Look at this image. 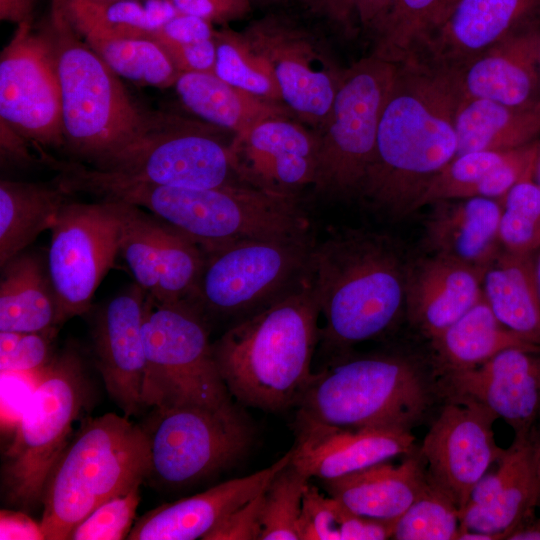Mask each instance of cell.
Returning a JSON list of instances; mask_svg holds the SVG:
<instances>
[{"label":"cell","mask_w":540,"mask_h":540,"mask_svg":"<svg viewBox=\"0 0 540 540\" xmlns=\"http://www.w3.org/2000/svg\"><path fill=\"white\" fill-rule=\"evenodd\" d=\"M39 372H1V423L3 427L15 429L33 393Z\"/></svg>","instance_id":"obj_48"},{"label":"cell","mask_w":540,"mask_h":540,"mask_svg":"<svg viewBox=\"0 0 540 540\" xmlns=\"http://www.w3.org/2000/svg\"><path fill=\"white\" fill-rule=\"evenodd\" d=\"M539 59H540V42H539Z\"/></svg>","instance_id":"obj_62"},{"label":"cell","mask_w":540,"mask_h":540,"mask_svg":"<svg viewBox=\"0 0 540 540\" xmlns=\"http://www.w3.org/2000/svg\"><path fill=\"white\" fill-rule=\"evenodd\" d=\"M442 397L438 380L413 359L371 355L314 373L297 424L411 430Z\"/></svg>","instance_id":"obj_4"},{"label":"cell","mask_w":540,"mask_h":540,"mask_svg":"<svg viewBox=\"0 0 540 540\" xmlns=\"http://www.w3.org/2000/svg\"><path fill=\"white\" fill-rule=\"evenodd\" d=\"M484 272L434 254L406 273L405 307L410 321L430 340L448 328L483 296Z\"/></svg>","instance_id":"obj_27"},{"label":"cell","mask_w":540,"mask_h":540,"mask_svg":"<svg viewBox=\"0 0 540 540\" xmlns=\"http://www.w3.org/2000/svg\"><path fill=\"white\" fill-rule=\"evenodd\" d=\"M319 316L304 276L288 293L226 331L213 352L231 397L265 411L296 406L314 374Z\"/></svg>","instance_id":"obj_2"},{"label":"cell","mask_w":540,"mask_h":540,"mask_svg":"<svg viewBox=\"0 0 540 540\" xmlns=\"http://www.w3.org/2000/svg\"><path fill=\"white\" fill-rule=\"evenodd\" d=\"M148 435L115 413L88 419L52 470L40 520L45 540L69 539L75 527L108 499L150 475Z\"/></svg>","instance_id":"obj_5"},{"label":"cell","mask_w":540,"mask_h":540,"mask_svg":"<svg viewBox=\"0 0 540 540\" xmlns=\"http://www.w3.org/2000/svg\"><path fill=\"white\" fill-rule=\"evenodd\" d=\"M156 42L165 50L180 74L186 72L214 73L216 61L214 37L193 43Z\"/></svg>","instance_id":"obj_50"},{"label":"cell","mask_w":540,"mask_h":540,"mask_svg":"<svg viewBox=\"0 0 540 540\" xmlns=\"http://www.w3.org/2000/svg\"><path fill=\"white\" fill-rule=\"evenodd\" d=\"M69 195L58 178L50 183L1 180V266L52 228Z\"/></svg>","instance_id":"obj_34"},{"label":"cell","mask_w":540,"mask_h":540,"mask_svg":"<svg viewBox=\"0 0 540 540\" xmlns=\"http://www.w3.org/2000/svg\"><path fill=\"white\" fill-rule=\"evenodd\" d=\"M1 540H43L45 535L40 522L34 521L22 511L1 510Z\"/></svg>","instance_id":"obj_53"},{"label":"cell","mask_w":540,"mask_h":540,"mask_svg":"<svg viewBox=\"0 0 540 540\" xmlns=\"http://www.w3.org/2000/svg\"><path fill=\"white\" fill-rule=\"evenodd\" d=\"M397 68V63L371 53L344 69L331 109L315 130L316 193L333 198L359 195Z\"/></svg>","instance_id":"obj_10"},{"label":"cell","mask_w":540,"mask_h":540,"mask_svg":"<svg viewBox=\"0 0 540 540\" xmlns=\"http://www.w3.org/2000/svg\"><path fill=\"white\" fill-rule=\"evenodd\" d=\"M215 28L213 24L196 16L177 14L156 31L151 39L175 43H193L212 39Z\"/></svg>","instance_id":"obj_52"},{"label":"cell","mask_w":540,"mask_h":540,"mask_svg":"<svg viewBox=\"0 0 540 540\" xmlns=\"http://www.w3.org/2000/svg\"><path fill=\"white\" fill-rule=\"evenodd\" d=\"M89 396L83 361L72 349L54 355L38 373L5 453L2 488L7 502L23 509L42 503L50 474Z\"/></svg>","instance_id":"obj_8"},{"label":"cell","mask_w":540,"mask_h":540,"mask_svg":"<svg viewBox=\"0 0 540 540\" xmlns=\"http://www.w3.org/2000/svg\"><path fill=\"white\" fill-rule=\"evenodd\" d=\"M461 530L460 511L452 499L429 482L397 519L392 539L454 540Z\"/></svg>","instance_id":"obj_43"},{"label":"cell","mask_w":540,"mask_h":540,"mask_svg":"<svg viewBox=\"0 0 540 540\" xmlns=\"http://www.w3.org/2000/svg\"><path fill=\"white\" fill-rule=\"evenodd\" d=\"M318 138L289 117L263 121L234 135L232 164L238 179L253 188L298 197L313 185Z\"/></svg>","instance_id":"obj_21"},{"label":"cell","mask_w":540,"mask_h":540,"mask_svg":"<svg viewBox=\"0 0 540 540\" xmlns=\"http://www.w3.org/2000/svg\"><path fill=\"white\" fill-rule=\"evenodd\" d=\"M446 403L426 433L420 456L428 481L447 494L461 511L472 490L502 455L494 438L497 416L466 398Z\"/></svg>","instance_id":"obj_17"},{"label":"cell","mask_w":540,"mask_h":540,"mask_svg":"<svg viewBox=\"0 0 540 540\" xmlns=\"http://www.w3.org/2000/svg\"><path fill=\"white\" fill-rule=\"evenodd\" d=\"M508 540H540V518L535 515L521 523L507 537Z\"/></svg>","instance_id":"obj_57"},{"label":"cell","mask_w":540,"mask_h":540,"mask_svg":"<svg viewBox=\"0 0 540 540\" xmlns=\"http://www.w3.org/2000/svg\"><path fill=\"white\" fill-rule=\"evenodd\" d=\"M456 0H393L373 34L372 54L401 63L439 24Z\"/></svg>","instance_id":"obj_38"},{"label":"cell","mask_w":540,"mask_h":540,"mask_svg":"<svg viewBox=\"0 0 540 540\" xmlns=\"http://www.w3.org/2000/svg\"><path fill=\"white\" fill-rule=\"evenodd\" d=\"M73 29L84 39L151 38L146 2L122 0H52Z\"/></svg>","instance_id":"obj_37"},{"label":"cell","mask_w":540,"mask_h":540,"mask_svg":"<svg viewBox=\"0 0 540 540\" xmlns=\"http://www.w3.org/2000/svg\"><path fill=\"white\" fill-rule=\"evenodd\" d=\"M32 144L26 137L16 131L7 122L0 119L1 159L17 164H30L35 157L30 153Z\"/></svg>","instance_id":"obj_54"},{"label":"cell","mask_w":540,"mask_h":540,"mask_svg":"<svg viewBox=\"0 0 540 540\" xmlns=\"http://www.w3.org/2000/svg\"><path fill=\"white\" fill-rule=\"evenodd\" d=\"M292 457V449L270 466L219 483L206 491L164 503L137 520L127 539H204L231 512L265 490Z\"/></svg>","instance_id":"obj_26"},{"label":"cell","mask_w":540,"mask_h":540,"mask_svg":"<svg viewBox=\"0 0 540 540\" xmlns=\"http://www.w3.org/2000/svg\"><path fill=\"white\" fill-rule=\"evenodd\" d=\"M406 273L380 236L348 232L313 245L305 279L325 319L320 337L342 348L386 332L405 306Z\"/></svg>","instance_id":"obj_3"},{"label":"cell","mask_w":540,"mask_h":540,"mask_svg":"<svg viewBox=\"0 0 540 540\" xmlns=\"http://www.w3.org/2000/svg\"><path fill=\"white\" fill-rule=\"evenodd\" d=\"M51 231L47 271L61 322L86 313L119 254L120 216L114 201H67Z\"/></svg>","instance_id":"obj_15"},{"label":"cell","mask_w":540,"mask_h":540,"mask_svg":"<svg viewBox=\"0 0 540 540\" xmlns=\"http://www.w3.org/2000/svg\"><path fill=\"white\" fill-rule=\"evenodd\" d=\"M454 123L457 154L513 150L540 140V102L514 107L486 99L459 98Z\"/></svg>","instance_id":"obj_31"},{"label":"cell","mask_w":540,"mask_h":540,"mask_svg":"<svg viewBox=\"0 0 540 540\" xmlns=\"http://www.w3.org/2000/svg\"><path fill=\"white\" fill-rule=\"evenodd\" d=\"M134 201L204 251L243 240L309 236V220L298 197L268 193L246 184L184 188L142 183Z\"/></svg>","instance_id":"obj_7"},{"label":"cell","mask_w":540,"mask_h":540,"mask_svg":"<svg viewBox=\"0 0 540 540\" xmlns=\"http://www.w3.org/2000/svg\"><path fill=\"white\" fill-rule=\"evenodd\" d=\"M411 430L297 424L290 463L307 477L335 479L414 452Z\"/></svg>","instance_id":"obj_25"},{"label":"cell","mask_w":540,"mask_h":540,"mask_svg":"<svg viewBox=\"0 0 540 540\" xmlns=\"http://www.w3.org/2000/svg\"><path fill=\"white\" fill-rule=\"evenodd\" d=\"M482 290L505 327L525 341L540 345V295L533 254L503 249L485 270Z\"/></svg>","instance_id":"obj_32"},{"label":"cell","mask_w":540,"mask_h":540,"mask_svg":"<svg viewBox=\"0 0 540 540\" xmlns=\"http://www.w3.org/2000/svg\"><path fill=\"white\" fill-rule=\"evenodd\" d=\"M396 521L354 513L308 483L299 525L300 540H384L392 538Z\"/></svg>","instance_id":"obj_36"},{"label":"cell","mask_w":540,"mask_h":540,"mask_svg":"<svg viewBox=\"0 0 540 540\" xmlns=\"http://www.w3.org/2000/svg\"><path fill=\"white\" fill-rule=\"evenodd\" d=\"M426 221L425 240L434 252L483 272L499 251L501 201L485 197L439 201Z\"/></svg>","instance_id":"obj_28"},{"label":"cell","mask_w":540,"mask_h":540,"mask_svg":"<svg viewBox=\"0 0 540 540\" xmlns=\"http://www.w3.org/2000/svg\"><path fill=\"white\" fill-rule=\"evenodd\" d=\"M533 177L540 187V140L537 143V150L533 167Z\"/></svg>","instance_id":"obj_58"},{"label":"cell","mask_w":540,"mask_h":540,"mask_svg":"<svg viewBox=\"0 0 540 540\" xmlns=\"http://www.w3.org/2000/svg\"><path fill=\"white\" fill-rule=\"evenodd\" d=\"M500 201L499 240L503 249L534 254L540 249V187L533 172L517 182Z\"/></svg>","instance_id":"obj_41"},{"label":"cell","mask_w":540,"mask_h":540,"mask_svg":"<svg viewBox=\"0 0 540 540\" xmlns=\"http://www.w3.org/2000/svg\"><path fill=\"white\" fill-rule=\"evenodd\" d=\"M310 478L289 463L264 491L260 540H300L303 497Z\"/></svg>","instance_id":"obj_42"},{"label":"cell","mask_w":540,"mask_h":540,"mask_svg":"<svg viewBox=\"0 0 540 540\" xmlns=\"http://www.w3.org/2000/svg\"><path fill=\"white\" fill-rule=\"evenodd\" d=\"M84 41L119 77L139 85L168 88L180 75L165 50L151 38Z\"/></svg>","instance_id":"obj_39"},{"label":"cell","mask_w":540,"mask_h":540,"mask_svg":"<svg viewBox=\"0 0 540 540\" xmlns=\"http://www.w3.org/2000/svg\"><path fill=\"white\" fill-rule=\"evenodd\" d=\"M180 14L202 18L210 23L227 26L247 16L253 0H167Z\"/></svg>","instance_id":"obj_49"},{"label":"cell","mask_w":540,"mask_h":540,"mask_svg":"<svg viewBox=\"0 0 540 540\" xmlns=\"http://www.w3.org/2000/svg\"><path fill=\"white\" fill-rule=\"evenodd\" d=\"M393 0H356L357 20L360 26L373 34L384 20Z\"/></svg>","instance_id":"obj_55"},{"label":"cell","mask_w":540,"mask_h":540,"mask_svg":"<svg viewBox=\"0 0 540 540\" xmlns=\"http://www.w3.org/2000/svg\"><path fill=\"white\" fill-rule=\"evenodd\" d=\"M174 87L188 111L234 135L268 119L293 115L284 103L242 90L214 73H181Z\"/></svg>","instance_id":"obj_30"},{"label":"cell","mask_w":540,"mask_h":540,"mask_svg":"<svg viewBox=\"0 0 540 540\" xmlns=\"http://www.w3.org/2000/svg\"><path fill=\"white\" fill-rule=\"evenodd\" d=\"M431 342L438 376L476 367L510 347L536 345L505 327L484 296Z\"/></svg>","instance_id":"obj_35"},{"label":"cell","mask_w":540,"mask_h":540,"mask_svg":"<svg viewBox=\"0 0 540 540\" xmlns=\"http://www.w3.org/2000/svg\"><path fill=\"white\" fill-rule=\"evenodd\" d=\"M37 0H0V19L17 25L33 22Z\"/></svg>","instance_id":"obj_56"},{"label":"cell","mask_w":540,"mask_h":540,"mask_svg":"<svg viewBox=\"0 0 540 540\" xmlns=\"http://www.w3.org/2000/svg\"><path fill=\"white\" fill-rule=\"evenodd\" d=\"M286 0H253V2H258L259 4L261 5H278V4H281L283 2H285Z\"/></svg>","instance_id":"obj_60"},{"label":"cell","mask_w":540,"mask_h":540,"mask_svg":"<svg viewBox=\"0 0 540 540\" xmlns=\"http://www.w3.org/2000/svg\"><path fill=\"white\" fill-rule=\"evenodd\" d=\"M508 151H473L457 154L426 185L411 212L439 201L470 198L485 176L501 163Z\"/></svg>","instance_id":"obj_44"},{"label":"cell","mask_w":540,"mask_h":540,"mask_svg":"<svg viewBox=\"0 0 540 540\" xmlns=\"http://www.w3.org/2000/svg\"><path fill=\"white\" fill-rule=\"evenodd\" d=\"M458 99L443 72L414 60L398 63L359 195L391 214L411 213L428 182L457 155Z\"/></svg>","instance_id":"obj_1"},{"label":"cell","mask_w":540,"mask_h":540,"mask_svg":"<svg viewBox=\"0 0 540 540\" xmlns=\"http://www.w3.org/2000/svg\"><path fill=\"white\" fill-rule=\"evenodd\" d=\"M89 1H96V2H113V1H122V0H89Z\"/></svg>","instance_id":"obj_61"},{"label":"cell","mask_w":540,"mask_h":540,"mask_svg":"<svg viewBox=\"0 0 540 540\" xmlns=\"http://www.w3.org/2000/svg\"><path fill=\"white\" fill-rule=\"evenodd\" d=\"M314 16L346 38L354 36L357 30L356 0H299Z\"/></svg>","instance_id":"obj_51"},{"label":"cell","mask_w":540,"mask_h":540,"mask_svg":"<svg viewBox=\"0 0 540 540\" xmlns=\"http://www.w3.org/2000/svg\"><path fill=\"white\" fill-rule=\"evenodd\" d=\"M438 384L444 399L481 404L514 436L540 434V345L507 348L476 367L440 375Z\"/></svg>","instance_id":"obj_19"},{"label":"cell","mask_w":540,"mask_h":540,"mask_svg":"<svg viewBox=\"0 0 540 540\" xmlns=\"http://www.w3.org/2000/svg\"><path fill=\"white\" fill-rule=\"evenodd\" d=\"M148 295L137 284L112 298L97 314L93 348L105 388L126 417L144 408L145 351L142 325Z\"/></svg>","instance_id":"obj_23"},{"label":"cell","mask_w":540,"mask_h":540,"mask_svg":"<svg viewBox=\"0 0 540 540\" xmlns=\"http://www.w3.org/2000/svg\"><path fill=\"white\" fill-rule=\"evenodd\" d=\"M264 491L231 512L204 540H260Z\"/></svg>","instance_id":"obj_47"},{"label":"cell","mask_w":540,"mask_h":540,"mask_svg":"<svg viewBox=\"0 0 540 540\" xmlns=\"http://www.w3.org/2000/svg\"><path fill=\"white\" fill-rule=\"evenodd\" d=\"M142 335L143 407H218L231 402L219 373L203 313L189 302L156 303L148 296Z\"/></svg>","instance_id":"obj_9"},{"label":"cell","mask_w":540,"mask_h":540,"mask_svg":"<svg viewBox=\"0 0 540 540\" xmlns=\"http://www.w3.org/2000/svg\"><path fill=\"white\" fill-rule=\"evenodd\" d=\"M540 26L510 35L465 63L443 72L459 98L514 107L540 102Z\"/></svg>","instance_id":"obj_24"},{"label":"cell","mask_w":540,"mask_h":540,"mask_svg":"<svg viewBox=\"0 0 540 540\" xmlns=\"http://www.w3.org/2000/svg\"><path fill=\"white\" fill-rule=\"evenodd\" d=\"M214 41L217 77L262 98L283 103L270 64L254 50L242 31L223 26L215 29Z\"/></svg>","instance_id":"obj_40"},{"label":"cell","mask_w":540,"mask_h":540,"mask_svg":"<svg viewBox=\"0 0 540 540\" xmlns=\"http://www.w3.org/2000/svg\"><path fill=\"white\" fill-rule=\"evenodd\" d=\"M308 237L243 240L204 251L192 304L217 315L244 316L267 307L304 278Z\"/></svg>","instance_id":"obj_12"},{"label":"cell","mask_w":540,"mask_h":540,"mask_svg":"<svg viewBox=\"0 0 540 540\" xmlns=\"http://www.w3.org/2000/svg\"><path fill=\"white\" fill-rule=\"evenodd\" d=\"M535 273H536V280H537V285H538V290H539V295H540V254L538 255L537 258H535Z\"/></svg>","instance_id":"obj_59"},{"label":"cell","mask_w":540,"mask_h":540,"mask_svg":"<svg viewBox=\"0 0 540 540\" xmlns=\"http://www.w3.org/2000/svg\"><path fill=\"white\" fill-rule=\"evenodd\" d=\"M140 502V486L98 506L72 531L73 540L127 539Z\"/></svg>","instance_id":"obj_45"},{"label":"cell","mask_w":540,"mask_h":540,"mask_svg":"<svg viewBox=\"0 0 540 540\" xmlns=\"http://www.w3.org/2000/svg\"><path fill=\"white\" fill-rule=\"evenodd\" d=\"M540 434L514 436L460 511L461 528L507 539L540 505L538 448Z\"/></svg>","instance_id":"obj_22"},{"label":"cell","mask_w":540,"mask_h":540,"mask_svg":"<svg viewBox=\"0 0 540 540\" xmlns=\"http://www.w3.org/2000/svg\"><path fill=\"white\" fill-rule=\"evenodd\" d=\"M242 32L270 64L286 107L317 130L331 109L344 71L324 39L281 13L256 19Z\"/></svg>","instance_id":"obj_14"},{"label":"cell","mask_w":540,"mask_h":540,"mask_svg":"<svg viewBox=\"0 0 540 540\" xmlns=\"http://www.w3.org/2000/svg\"><path fill=\"white\" fill-rule=\"evenodd\" d=\"M47 24L60 88L64 149L92 166L152 128L161 112L140 107L60 11L52 8Z\"/></svg>","instance_id":"obj_6"},{"label":"cell","mask_w":540,"mask_h":540,"mask_svg":"<svg viewBox=\"0 0 540 540\" xmlns=\"http://www.w3.org/2000/svg\"><path fill=\"white\" fill-rule=\"evenodd\" d=\"M151 471L171 487L195 483L241 459L253 442V428L231 401L218 407L154 409L149 428Z\"/></svg>","instance_id":"obj_13"},{"label":"cell","mask_w":540,"mask_h":540,"mask_svg":"<svg viewBox=\"0 0 540 540\" xmlns=\"http://www.w3.org/2000/svg\"><path fill=\"white\" fill-rule=\"evenodd\" d=\"M57 328L8 334L0 344V371L37 373L53 358L52 342Z\"/></svg>","instance_id":"obj_46"},{"label":"cell","mask_w":540,"mask_h":540,"mask_svg":"<svg viewBox=\"0 0 540 540\" xmlns=\"http://www.w3.org/2000/svg\"><path fill=\"white\" fill-rule=\"evenodd\" d=\"M233 137L201 119L161 112L152 128L89 167L114 178L162 186L244 184L232 164Z\"/></svg>","instance_id":"obj_11"},{"label":"cell","mask_w":540,"mask_h":540,"mask_svg":"<svg viewBox=\"0 0 540 540\" xmlns=\"http://www.w3.org/2000/svg\"><path fill=\"white\" fill-rule=\"evenodd\" d=\"M536 26H540V0H456L405 61L450 70L510 35Z\"/></svg>","instance_id":"obj_20"},{"label":"cell","mask_w":540,"mask_h":540,"mask_svg":"<svg viewBox=\"0 0 540 540\" xmlns=\"http://www.w3.org/2000/svg\"><path fill=\"white\" fill-rule=\"evenodd\" d=\"M379 462L359 471L322 481L328 495L356 514L385 521L397 519L429 484L420 454L399 465Z\"/></svg>","instance_id":"obj_29"},{"label":"cell","mask_w":540,"mask_h":540,"mask_svg":"<svg viewBox=\"0 0 540 540\" xmlns=\"http://www.w3.org/2000/svg\"><path fill=\"white\" fill-rule=\"evenodd\" d=\"M0 119L37 149H64L60 88L47 22L18 25L0 56Z\"/></svg>","instance_id":"obj_16"},{"label":"cell","mask_w":540,"mask_h":540,"mask_svg":"<svg viewBox=\"0 0 540 540\" xmlns=\"http://www.w3.org/2000/svg\"><path fill=\"white\" fill-rule=\"evenodd\" d=\"M119 254L153 302H191L204 265L201 246L142 208L120 201Z\"/></svg>","instance_id":"obj_18"},{"label":"cell","mask_w":540,"mask_h":540,"mask_svg":"<svg viewBox=\"0 0 540 540\" xmlns=\"http://www.w3.org/2000/svg\"><path fill=\"white\" fill-rule=\"evenodd\" d=\"M1 268L0 331L35 332L62 324L47 267L36 255L21 252Z\"/></svg>","instance_id":"obj_33"}]
</instances>
